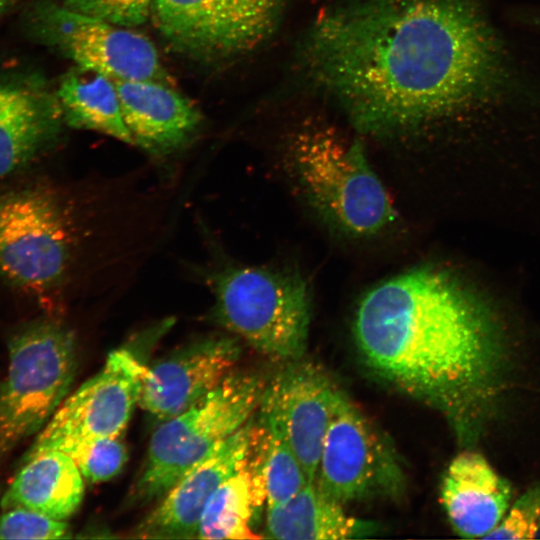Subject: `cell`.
Returning <instances> with one entry per match:
<instances>
[{
	"mask_svg": "<svg viewBox=\"0 0 540 540\" xmlns=\"http://www.w3.org/2000/svg\"><path fill=\"white\" fill-rule=\"evenodd\" d=\"M250 458V457H249ZM264 502L248 462L216 489L198 527L200 539H258L249 527L254 508Z\"/></svg>",
	"mask_w": 540,
	"mask_h": 540,
	"instance_id": "21",
	"label": "cell"
},
{
	"mask_svg": "<svg viewBox=\"0 0 540 540\" xmlns=\"http://www.w3.org/2000/svg\"><path fill=\"white\" fill-rule=\"evenodd\" d=\"M1 498L5 509L22 507L58 520L71 517L84 495L83 476L75 461L56 449L28 452Z\"/></svg>",
	"mask_w": 540,
	"mask_h": 540,
	"instance_id": "18",
	"label": "cell"
},
{
	"mask_svg": "<svg viewBox=\"0 0 540 540\" xmlns=\"http://www.w3.org/2000/svg\"><path fill=\"white\" fill-rule=\"evenodd\" d=\"M56 89L28 71L0 74V178L30 163L61 132Z\"/></svg>",
	"mask_w": 540,
	"mask_h": 540,
	"instance_id": "15",
	"label": "cell"
},
{
	"mask_svg": "<svg viewBox=\"0 0 540 540\" xmlns=\"http://www.w3.org/2000/svg\"><path fill=\"white\" fill-rule=\"evenodd\" d=\"M264 388L258 375L234 370L192 406L161 422L150 439L132 499L146 503L163 497L185 473L252 418Z\"/></svg>",
	"mask_w": 540,
	"mask_h": 540,
	"instance_id": "4",
	"label": "cell"
},
{
	"mask_svg": "<svg viewBox=\"0 0 540 540\" xmlns=\"http://www.w3.org/2000/svg\"><path fill=\"white\" fill-rule=\"evenodd\" d=\"M68 220L59 201L46 191L0 195V275L35 295L60 284L72 249Z\"/></svg>",
	"mask_w": 540,
	"mask_h": 540,
	"instance_id": "9",
	"label": "cell"
},
{
	"mask_svg": "<svg viewBox=\"0 0 540 540\" xmlns=\"http://www.w3.org/2000/svg\"><path fill=\"white\" fill-rule=\"evenodd\" d=\"M25 35L75 66L114 80H174L154 43L135 28L71 11L54 0H34L21 17Z\"/></svg>",
	"mask_w": 540,
	"mask_h": 540,
	"instance_id": "7",
	"label": "cell"
},
{
	"mask_svg": "<svg viewBox=\"0 0 540 540\" xmlns=\"http://www.w3.org/2000/svg\"><path fill=\"white\" fill-rule=\"evenodd\" d=\"M71 537L65 520L15 507L0 515V539H63Z\"/></svg>",
	"mask_w": 540,
	"mask_h": 540,
	"instance_id": "24",
	"label": "cell"
},
{
	"mask_svg": "<svg viewBox=\"0 0 540 540\" xmlns=\"http://www.w3.org/2000/svg\"><path fill=\"white\" fill-rule=\"evenodd\" d=\"M62 452L75 461L83 478L91 483H101L115 477L128 460L127 448L119 437L83 442Z\"/></svg>",
	"mask_w": 540,
	"mask_h": 540,
	"instance_id": "23",
	"label": "cell"
},
{
	"mask_svg": "<svg viewBox=\"0 0 540 540\" xmlns=\"http://www.w3.org/2000/svg\"><path fill=\"white\" fill-rule=\"evenodd\" d=\"M0 385V457L39 433L66 398L76 369V342L51 321L29 326L9 344Z\"/></svg>",
	"mask_w": 540,
	"mask_h": 540,
	"instance_id": "6",
	"label": "cell"
},
{
	"mask_svg": "<svg viewBox=\"0 0 540 540\" xmlns=\"http://www.w3.org/2000/svg\"><path fill=\"white\" fill-rule=\"evenodd\" d=\"M358 349L379 377L434 407L471 447L497 411L509 356L489 310L444 271L418 267L360 300Z\"/></svg>",
	"mask_w": 540,
	"mask_h": 540,
	"instance_id": "2",
	"label": "cell"
},
{
	"mask_svg": "<svg viewBox=\"0 0 540 540\" xmlns=\"http://www.w3.org/2000/svg\"><path fill=\"white\" fill-rule=\"evenodd\" d=\"M301 59L366 134L397 135L498 92L501 45L477 0H348L322 12Z\"/></svg>",
	"mask_w": 540,
	"mask_h": 540,
	"instance_id": "1",
	"label": "cell"
},
{
	"mask_svg": "<svg viewBox=\"0 0 540 540\" xmlns=\"http://www.w3.org/2000/svg\"><path fill=\"white\" fill-rule=\"evenodd\" d=\"M61 6L115 25L137 28L150 19L153 0H54Z\"/></svg>",
	"mask_w": 540,
	"mask_h": 540,
	"instance_id": "25",
	"label": "cell"
},
{
	"mask_svg": "<svg viewBox=\"0 0 540 540\" xmlns=\"http://www.w3.org/2000/svg\"><path fill=\"white\" fill-rule=\"evenodd\" d=\"M15 2V0H0V16L3 15Z\"/></svg>",
	"mask_w": 540,
	"mask_h": 540,
	"instance_id": "27",
	"label": "cell"
},
{
	"mask_svg": "<svg viewBox=\"0 0 540 540\" xmlns=\"http://www.w3.org/2000/svg\"><path fill=\"white\" fill-rule=\"evenodd\" d=\"M283 8L284 0H153L150 20L173 52L218 64L265 42Z\"/></svg>",
	"mask_w": 540,
	"mask_h": 540,
	"instance_id": "8",
	"label": "cell"
},
{
	"mask_svg": "<svg viewBox=\"0 0 540 540\" xmlns=\"http://www.w3.org/2000/svg\"><path fill=\"white\" fill-rule=\"evenodd\" d=\"M56 93L68 126L133 144L122 118L115 85L109 77L75 66L61 77Z\"/></svg>",
	"mask_w": 540,
	"mask_h": 540,
	"instance_id": "20",
	"label": "cell"
},
{
	"mask_svg": "<svg viewBox=\"0 0 540 540\" xmlns=\"http://www.w3.org/2000/svg\"><path fill=\"white\" fill-rule=\"evenodd\" d=\"M240 356L237 341L210 336L183 346L146 366L139 405L166 421L214 390L234 371Z\"/></svg>",
	"mask_w": 540,
	"mask_h": 540,
	"instance_id": "13",
	"label": "cell"
},
{
	"mask_svg": "<svg viewBox=\"0 0 540 540\" xmlns=\"http://www.w3.org/2000/svg\"><path fill=\"white\" fill-rule=\"evenodd\" d=\"M540 537V482L532 485L512 505L485 539H532Z\"/></svg>",
	"mask_w": 540,
	"mask_h": 540,
	"instance_id": "26",
	"label": "cell"
},
{
	"mask_svg": "<svg viewBox=\"0 0 540 540\" xmlns=\"http://www.w3.org/2000/svg\"><path fill=\"white\" fill-rule=\"evenodd\" d=\"M290 157L309 199L344 232L371 236L395 220L389 195L358 141L311 127L295 136Z\"/></svg>",
	"mask_w": 540,
	"mask_h": 540,
	"instance_id": "5",
	"label": "cell"
},
{
	"mask_svg": "<svg viewBox=\"0 0 540 540\" xmlns=\"http://www.w3.org/2000/svg\"><path fill=\"white\" fill-rule=\"evenodd\" d=\"M341 394L310 363H292L264 388L259 422L285 440L309 482H315L323 441Z\"/></svg>",
	"mask_w": 540,
	"mask_h": 540,
	"instance_id": "12",
	"label": "cell"
},
{
	"mask_svg": "<svg viewBox=\"0 0 540 540\" xmlns=\"http://www.w3.org/2000/svg\"><path fill=\"white\" fill-rule=\"evenodd\" d=\"M374 525L349 516L342 504L308 482L287 502L267 507L266 537L282 540H332L358 538Z\"/></svg>",
	"mask_w": 540,
	"mask_h": 540,
	"instance_id": "19",
	"label": "cell"
},
{
	"mask_svg": "<svg viewBox=\"0 0 540 540\" xmlns=\"http://www.w3.org/2000/svg\"><path fill=\"white\" fill-rule=\"evenodd\" d=\"M511 485L480 454L465 451L448 466L441 502L453 530L462 538H484L507 513Z\"/></svg>",
	"mask_w": 540,
	"mask_h": 540,
	"instance_id": "17",
	"label": "cell"
},
{
	"mask_svg": "<svg viewBox=\"0 0 540 540\" xmlns=\"http://www.w3.org/2000/svg\"><path fill=\"white\" fill-rule=\"evenodd\" d=\"M249 464L267 507L287 502L309 482L285 440L260 422L256 424Z\"/></svg>",
	"mask_w": 540,
	"mask_h": 540,
	"instance_id": "22",
	"label": "cell"
},
{
	"mask_svg": "<svg viewBox=\"0 0 540 540\" xmlns=\"http://www.w3.org/2000/svg\"><path fill=\"white\" fill-rule=\"evenodd\" d=\"M402 480L390 445L342 393L323 441L316 485L344 504L379 494H395Z\"/></svg>",
	"mask_w": 540,
	"mask_h": 540,
	"instance_id": "11",
	"label": "cell"
},
{
	"mask_svg": "<svg viewBox=\"0 0 540 540\" xmlns=\"http://www.w3.org/2000/svg\"><path fill=\"white\" fill-rule=\"evenodd\" d=\"M145 368L132 346L111 351L103 367L62 401L28 452L63 451L99 438L120 437L139 404Z\"/></svg>",
	"mask_w": 540,
	"mask_h": 540,
	"instance_id": "10",
	"label": "cell"
},
{
	"mask_svg": "<svg viewBox=\"0 0 540 540\" xmlns=\"http://www.w3.org/2000/svg\"><path fill=\"white\" fill-rule=\"evenodd\" d=\"M212 319L250 346L278 361L304 352L310 323L306 283L288 273L226 266L210 277Z\"/></svg>",
	"mask_w": 540,
	"mask_h": 540,
	"instance_id": "3",
	"label": "cell"
},
{
	"mask_svg": "<svg viewBox=\"0 0 540 540\" xmlns=\"http://www.w3.org/2000/svg\"><path fill=\"white\" fill-rule=\"evenodd\" d=\"M122 118L133 144L167 155L194 139L202 115L175 86L150 80H114Z\"/></svg>",
	"mask_w": 540,
	"mask_h": 540,
	"instance_id": "16",
	"label": "cell"
},
{
	"mask_svg": "<svg viewBox=\"0 0 540 540\" xmlns=\"http://www.w3.org/2000/svg\"><path fill=\"white\" fill-rule=\"evenodd\" d=\"M251 418L185 473L134 529V537L197 538L202 512L216 489L249 460L256 424Z\"/></svg>",
	"mask_w": 540,
	"mask_h": 540,
	"instance_id": "14",
	"label": "cell"
}]
</instances>
